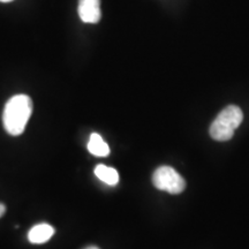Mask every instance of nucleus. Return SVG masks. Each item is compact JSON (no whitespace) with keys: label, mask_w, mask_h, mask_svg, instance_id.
I'll list each match as a JSON object with an SVG mask.
<instances>
[{"label":"nucleus","mask_w":249,"mask_h":249,"mask_svg":"<svg viewBox=\"0 0 249 249\" xmlns=\"http://www.w3.org/2000/svg\"><path fill=\"white\" fill-rule=\"evenodd\" d=\"M95 174L101 181L108 186H116L119 182V173L117 170L104 164H99L95 167Z\"/></svg>","instance_id":"nucleus-7"},{"label":"nucleus","mask_w":249,"mask_h":249,"mask_svg":"<svg viewBox=\"0 0 249 249\" xmlns=\"http://www.w3.org/2000/svg\"><path fill=\"white\" fill-rule=\"evenodd\" d=\"M152 183L157 189L170 194H180L186 188L185 179L171 166L158 167L152 174Z\"/></svg>","instance_id":"nucleus-3"},{"label":"nucleus","mask_w":249,"mask_h":249,"mask_svg":"<svg viewBox=\"0 0 249 249\" xmlns=\"http://www.w3.org/2000/svg\"><path fill=\"white\" fill-rule=\"evenodd\" d=\"M0 1H1V2H9V1H12V0H0Z\"/></svg>","instance_id":"nucleus-10"},{"label":"nucleus","mask_w":249,"mask_h":249,"mask_svg":"<svg viewBox=\"0 0 249 249\" xmlns=\"http://www.w3.org/2000/svg\"><path fill=\"white\" fill-rule=\"evenodd\" d=\"M88 150L91 155L97 157H107L110 154V147L107 143L97 133H92L90 135L88 142Z\"/></svg>","instance_id":"nucleus-6"},{"label":"nucleus","mask_w":249,"mask_h":249,"mask_svg":"<svg viewBox=\"0 0 249 249\" xmlns=\"http://www.w3.org/2000/svg\"><path fill=\"white\" fill-rule=\"evenodd\" d=\"M5 211H6V208H5V205L2 204V203H0V217H1L2 214L5 213Z\"/></svg>","instance_id":"nucleus-8"},{"label":"nucleus","mask_w":249,"mask_h":249,"mask_svg":"<svg viewBox=\"0 0 249 249\" xmlns=\"http://www.w3.org/2000/svg\"><path fill=\"white\" fill-rule=\"evenodd\" d=\"M85 249H99V248L96 247V246H89V247H87Z\"/></svg>","instance_id":"nucleus-9"},{"label":"nucleus","mask_w":249,"mask_h":249,"mask_svg":"<svg viewBox=\"0 0 249 249\" xmlns=\"http://www.w3.org/2000/svg\"><path fill=\"white\" fill-rule=\"evenodd\" d=\"M244 119L241 108L236 105H229L218 114L210 126V136L216 141H229L234 135V130Z\"/></svg>","instance_id":"nucleus-2"},{"label":"nucleus","mask_w":249,"mask_h":249,"mask_svg":"<svg viewBox=\"0 0 249 249\" xmlns=\"http://www.w3.org/2000/svg\"><path fill=\"white\" fill-rule=\"evenodd\" d=\"M79 17L85 23H97L102 18L101 0H79Z\"/></svg>","instance_id":"nucleus-4"},{"label":"nucleus","mask_w":249,"mask_h":249,"mask_svg":"<svg viewBox=\"0 0 249 249\" xmlns=\"http://www.w3.org/2000/svg\"><path fill=\"white\" fill-rule=\"evenodd\" d=\"M33 112V102L27 95H15L6 103L2 123L9 135L18 136L23 133Z\"/></svg>","instance_id":"nucleus-1"},{"label":"nucleus","mask_w":249,"mask_h":249,"mask_svg":"<svg viewBox=\"0 0 249 249\" xmlns=\"http://www.w3.org/2000/svg\"><path fill=\"white\" fill-rule=\"evenodd\" d=\"M54 234V229L48 223L35 225L28 233V240L34 245H40L49 241Z\"/></svg>","instance_id":"nucleus-5"}]
</instances>
